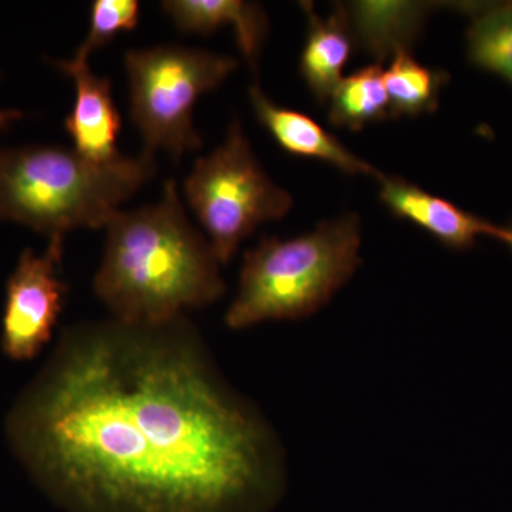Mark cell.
<instances>
[{
    "label": "cell",
    "mask_w": 512,
    "mask_h": 512,
    "mask_svg": "<svg viewBox=\"0 0 512 512\" xmlns=\"http://www.w3.org/2000/svg\"><path fill=\"white\" fill-rule=\"evenodd\" d=\"M106 229L94 292L113 319L161 325L224 295L220 262L188 220L174 180L156 204L120 210Z\"/></svg>",
    "instance_id": "7a4b0ae2"
},
{
    "label": "cell",
    "mask_w": 512,
    "mask_h": 512,
    "mask_svg": "<svg viewBox=\"0 0 512 512\" xmlns=\"http://www.w3.org/2000/svg\"><path fill=\"white\" fill-rule=\"evenodd\" d=\"M360 245V218L352 212L299 237L262 239L244 256L225 325L242 330L320 311L362 264Z\"/></svg>",
    "instance_id": "277c9868"
},
{
    "label": "cell",
    "mask_w": 512,
    "mask_h": 512,
    "mask_svg": "<svg viewBox=\"0 0 512 512\" xmlns=\"http://www.w3.org/2000/svg\"><path fill=\"white\" fill-rule=\"evenodd\" d=\"M353 40L382 64L387 57L412 52L436 3L360 0L343 3Z\"/></svg>",
    "instance_id": "8fae6325"
},
{
    "label": "cell",
    "mask_w": 512,
    "mask_h": 512,
    "mask_svg": "<svg viewBox=\"0 0 512 512\" xmlns=\"http://www.w3.org/2000/svg\"><path fill=\"white\" fill-rule=\"evenodd\" d=\"M157 173L154 154L94 163L73 148H0V220L49 238L106 228L120 205Z\"/></svg>",
    "instance_id": "3957f363"
},
{
    "label": "cell",
    "mask_w": 512,
    "mask_h": 512,
    "mask_svg": "<svg viewBox=\"0 0 512 512\" xmlns=\"http://www.w3.org/2000/svg\"><path fill=\"white\" fill-rule=\"evenodd\" d=\"M25 114L19 110H0V130H6L10 124L22 119Z\"/></svg>",
    "instance_id": "ac0fdd59"
},
{
    "label": "cell",
    "mask_w": 512,
    "mask_h": 512,
    "mask_svg": "<svg viewBox=\"0 0 512 512\" xmlns=\"http://www.w3.org/2000/svg\"><path fill=\"white\" fill-rule=\"evenodd\" d=\"M299 5L308 22L299 70L318 103L325 104L345 77L343 70L352 55L355 40L343 3H338L332 15L325 18L315 12L312 2Z\"/></svg>",
    "instance_id": "4fadbf2b"
},
{
    "label": "cell",
    "mask_w": 512,
    "mask_h": 512,
    "mask_svg": "<svg viewBox=\"0 0 512 512\" xmlns=\"http://www.w3.org/2000/svg\"><path fill=\"white\" fill-rule=\"evenodd\" d=\"M249 99L259 123L286 153L323 161L348 175H367L375 178L377 183L384 177L372 164L343 146L318 121L269 99L258 83L249 87Z\"/></svg>",
    "instance_id": "30bf717a"
},
{
    "label": "cell",
    "mask_w": 512,
    "mask_h": 512,
    "mask_svg": "<svg viewBox=\"0 0 512 512\" xmlns=\"http://www.w3.org/2000/svg\"><path fill=\"white\" fill-rule=\"evenodd\" d=\"M57 69L72 77L76 99L64 120L73 150L94 163H111L123 157L117 148L121 116L114 103L111 84L92 72L84 60H55Z\"/></svg>",
    "instance_id": "9c48e42d"
},
{
    "label": "cell",
    "mask_w": 512,
    "mask_h": 512,
    "mask_svg": "<svg viewBox=\"0 0 512 512\" xmlns=\"http://www.w3.org/2000/svg\"><path fill=\"white\" fill-rule=\"evenodd\" d=\"M140 3L137 0H94L90 29L73 59L87 62L94 50L111 42L119 33L137 28Z\"/></svg>",
    "instance_id": "e0dca14e"
},
{
    "label": "cell",
    "mask_w": 512,
    "mask_h": 512,
    "mask_svg": "<svg viewBox=\"0 0 512 512\" xmlns=\"http://www.w3.org/2000/svg\"><path fill=\"white\" fill-rule=\"evenodd\" d=\"M379 184L380 200L397 218L413 222L446 247L468 249L478 238L488 237L503 242L512 251L511 227L483 220L400 177L384 175Z\"/></svg>",
    "instance_id": "ba28073f"
},
{
    "label": "cell",
    "mask_w": 512,
    "mask_h": 512,
    "mask_svg": "<svg viewBox=\"0 0 512 512\" xmlns=\"http://www.w3.org/2000/svg\"><path fill=\"white\" fill-rule=\"evenodd\" d=\"M467 45L471 62L512 83V3L480 10Z\"/></svg>",
    "instance_id": "2e32d148"
},
{
    "label": "cell",
    "mask_w": 512,
    "mask_h": 512,
    "mask_svg": "<svg viewBox=\"0 0 512 512\" xmlns=\"http://www.w3.org/2000/svg\"><path fill=\"white\" fill-rule=\"evenodd\" d=\"M238 60L208 50L156 46L128 50L124 56L130 84V119L144 150H164L180 161L202 146L192 120L195 103L237 69Z\"/></svg>",
    "instance_id": "5b68a950"
},
{
    "label": "cell",
    "mask_w": 512,
    "mask_h": 512,
    "mask_svg": "<svg viewBox=\"0 0 512 512\" xmlns=\"http://www.w3.org/2000/svg\"><path fill=\"white\" fill-rule=\"evenodd\" d=\"M63 237L50 238L46 252L25 249L6 284L0 348L15 362L35 359L52 339L66 301L60 278Z\"/></svg>",
    "instance_id": "52a82bcc"
},
{
    "label": "cell",
    "mask_w": 512,
    "mask_h": 512,
    "mask_svg": "<svg viewBox=\"0 0 512 512\" xmlns=\"http://www.w3.org/2000/svg\"><path fill=\"white\" fill-rule=\"evenodd\" d=\"M6 433L67 512H269L284 493L274 430L184 315L64 330Z\"/></svg>",
    "instance_id": "6da1fadb"
},
{
    "label": "cell",
    "mask_w": 512,
    "mask_h": 512,
    "mask_svg": "<svg viewBox=\"0 0 512 512\" xmlns=\"http://www.w3.org/2000/svg\"><path fill=\"white\" fill-rule=\"evenodd\" d=\"M329 104L330 123L352 131L390 119V101L382 64H369L343 77Z\"/></svg>",
    "instance_id": "5bb4252c"
},
{
    "label": "cell",
    "mask_w": 512,
    "mask_h": 512,
    "mask_svg": "<svg viewBox=\"0 0 512 512\" xmlns=\"http://www.w3.org/2000/svg\"><path fill=\"white\" fill-rule=\"evenodd\" d=\"M165 15L181 32L211 35L222 26H232L235 40L255 83L258 64L266 37L269 19L259 3L244 0H167L161 3Z\"/></svg>",
    "instance_id": "7c38bea8"
},
{
    "label": "cell",
    "mask_w": 512,
    "mask_h": 512,
    "mask_svg": "<svg viewBox=\"0 0 512 512\" xmlns=\"http://www.w3.org/2000/svg\"><path fill=\"white\" fill-rule=\"evenodd\" d=\"M447 79V73L424 66L414 59L412 52L394 55L384 70L390 119L433 113L439 106L440 92Z\"/></svg>",
    "instance_id": "9a60e30c"
},
{
    "label": "cell",
    "mask_w": 512,
    "mask_h": 512,
    "mask_svg": "<svg viewBox=\"0 0 512 512\" xmlns=\"http://www.w3.org/2000/svg\"><path fill=\"white\" fill-rule=\"evenodd\" d=\"M184 195L220 265L259 225L281 220L293 205L292 195L259 164L238 120L229 124L220 147L195 161Z\"/></svg>",
    "instance_id": "8992f818"
}]
</instances>
